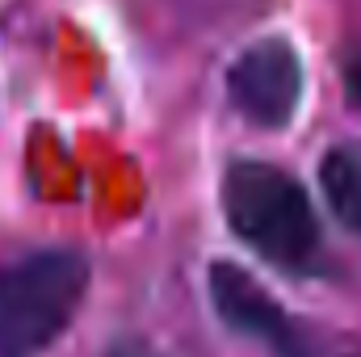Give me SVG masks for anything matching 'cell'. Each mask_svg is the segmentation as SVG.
<instances>
[{
	"label": "cell",
	"instance_id": "1",
	"mask_svg": "<svg viewBox=\"0 0 361 357\" xmlns=\"http://www.w3.org/2000/svg\"><path fill=\"white\" fill-rule=\"evenodd\" d=\"M227 227L261 261L286 273H315L324 240L307 189L286 169L265 160H235L223 173Z\"/></svg>",
	"mask_w": 361,
	"mask_h": 357
},
{
	"label": "cell",
	"instance_id": "2",
	"mask_svg": "<svg viewBox=\"0 0 361 357\" xmlns=\"http://www.w3.org/2000/svg\"><path fill=\"white\" fill-rule=\"evenodd\" d=\"M92 282L80 248H30L0 265V357L47 353L76 320Z\"/></svg>",
	"mask_w": 361,
	"mask_h": 357
},
{
	"label": "cell",
	"instance_id": "3",
	"mask_svg": "<svg viewBox=\"0 0 361 357\" xmlns=\"http://www.w3.org/2000/svg\"><path fill=\"white\" fill-rule=\"evenodd\" d=\"M227 97L235 114L252 126L281 131L298 114L302 101V55L290 38L248 42L227 68Z\"/></svg>",
	"mask_w": 361,
	"mask_h": 357
},
{
	"label": "cell",
	"instance_id": "4",
	"mask_svg": "<svg viewBox=\"0 0 361 357\" xmlns=\"http://www.w3.org/2000/svg\"><path fill=\"white\" fill-rule=\"evenodd\" d=\"M210 303H214L219 320L231 332H240L244 341L261 345L269 357H294L307 345L302 324L290 320L286 307L261 282H252L240 265H227V261L210 265Z\"/></svg>",
	"mask_w": 361,
	"mask_h": 357
},
{
	"label": "cell",
	"instance_id": "5",
	"mask_svg": "<svg viewBox=\"0 0 361 357\" xmlns=\"http://www.w3.org/2000/svg\"><path fill=\"white\" fill-rule=\"evenodd\" d=\"M319 185L332 214L361 236V147H332L319 164Z\"/></svg>",
	"mask_w": 361,
	"mask_h": 357
},
{
	"label": "cell",
	"instance_id": "6",
	"mask_svg": "<svg viewBox=\"0 0 361 357\" xmlns=\"http://www.w3.org/2000/svg\"><path fill=\"white\" fill-rule=\"evenodd\" d=\"M177 17L193 21V25H210V21H227L231 13L244 8V0H164Z\"/></svg>",
	"mask_w": 361,
	"mask_h": 357
},
{
	"label": "cell",
	"instance_id": "7",
	"mask_svg": "<svg viewBox=\"0 0 361 357\" xmlns=\"http://www.w3.org/2000/svg\"><path fill=\"white\" fill-rule=\"evenodd\" d=\"M294 357H361V341H349V337H341V341L324 345V341H311V337H307V345H302V349H298Z\"/></svg>",
	"mask_w": 361,
	"mask_h": 357
},
{
	"label": "cell",
	"instance_id": "8",
	"mask_svg": "<svg viewBox=\"0 0 361 357\" xmlns=\"http://www.w3.org/2000/svg\"><path fill=\"white\" fill-rule=\"evenodd\" d=\"M345 89H349V101L361 109V51L349 59V68H345Z\"/></svg>",
	"mask_w": 361,
	"mask_h": 357
},
{
	"label": "cell",
	"instance_id": "9",
	"mask_svg": "<svg viewBox=\"0 0 361 357\" xmlns=\"http://www.w3.org/2000/svg\"><path fill=\"white\" fill-rule=\"evenodd\" d=\"M109 357H152V353H147L143 345H135V341H130V345H118V349H114Z\"/></svg>",
	"mask_w": 361,
	"mask_h": 357
}]
</instances>
